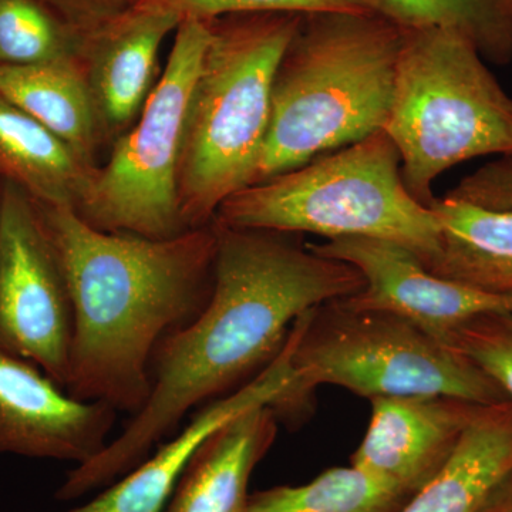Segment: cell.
I'll use <instances>...</instances> for the list:
<instances>
[{"label": "cell", "mask_w": 512, "mask_h": 512, "mask_svg": "<svg viewBox=\"0 0 512 512\" xmlns=\"http://www.w3.org/2000/svg\"><path fill=\"white\" fill-rule=\"evenodd\" d=\"M440 221L433 274L493 295L512 298V212L446 197L431 204Z\"/></svg>", "instance_id": "17"}, {"label": "cell", "mask_w": 512, "mask_h": 512, "mask_svg": "<svg viewBox=\"0 0 512 512\" xmlns=\"http://www.w3.org/2000/svg\"><path fill=\"white\" fill-rule=\"evenodd\" d=\"M117 413L76 399L35 363L0 348V454L80 466L109 444Z\"/></svg>", "instance_id": "11"}, {"label": "cell", "mask_w": 512, "mask_h": 512, "mask_svg": "<svg viewBox=\"0 0 512 512\" xmlns=\"http://www.w3.org/2000/svg\"><path fill=\"white\" fill-rule=\"evenodd\" d=\"M212 222L217 256L210 299L158 343L143 409L100 454L67 474L56 500H77L126 476L191 410L235 392L271 365L303 313L365 286L356 268L315 254L301 235Z\"/></svg>", "instance_id": "1"}, {"label": "cell", "mask_w": 512, "mask_h": 512, "mask_svg": "<svg viewBox=\"0 0 512 512\" xmlns=\"http://www.w3.org/2000/svg\"><path fill=\"white\" fill-rule=\"evenodd\" d=\"M84 37L126 12L131 0H43Z\"/></svg>", "instance_id": "25"}, {"label": "cell", "mask_w": 512, "mask_h": 512, "mask_svg": "<svg viewBox=\"0 0 512 512\" xmlns=\"http://www.w3.org/2000/svg\"><path fill=\"white\" fill-rule=\"evenodd\" d=\"M352 466L412 495L440 473L485 404L450 396L376 397Z\"/></svg>", "instance_id": "12"}, {"label": "cell", "mask_w": 512, "mask_h": 512, "mask_svg": "<svg viewBox=\"0 0 512 512\" xmlns=\"http://www.w3.org/2000/svg\"><path fill=\"white\" fill-rule=\"evenodd\" d=\"M278 424L269 406L229 420L195 451L163 512H249V480L274 446Z\"/></svg>", "instance_id": "15"}, {"label": "cell", "mask_w": 512, "mask_h": 512, "mask_svg": "<svg viewBox=\"0 0 512 512\" xmlns=\"http://www.w3.org/2000/svg\"><path fill=\"white\" fill-rule=\"evenodd\" d=\"M404 36L376 12L302 13L276 69L252 184L384 130Z\"/></svg>", "instance_id": "3"}, {"label": "cell", "mask_w": 512, "mask_h": 512, "mask_svg": "<svg viewBox=\"0 0 512 512\" xmlns=\"http://www.w3.org/2000/svg\"><path fill=\"white\" fill-rule=\"evenodd\" d=\"M451 346L480 366L512 402V312L471 319L457 330Z\"/></svg>", "instance_id": "24"}, {"label": "cell", "mask_w": 512, "mask_h": 512, "mask_svg": "<svg viewBox=\"0 0 512 512\" xmlns=\"http://www.w3.org/2000/svg\"><path fill=\"white\" fill-rule=\"evenodd\" d=\"M35 204L73 303L66 390L134 416L150 394L158 343L187 325L210 299L214 222L153 239L100 231L72 207Z\"/></svg>", "instance_id": "2"}, {"label": "cell", "mask_w": 512, "mask_h": 512, "mask_svg": "<svg viewBox=\"0 0 512 512\" xmlns=\"http://www.w3.org/2000/svg\"><path fill=\"white\" fill-rule=\"evenodd\" d=\"M214 221L326 241L387 239L410 249L424 265L440 251L439 218L407 190L399 150L384 130L242 188L222 202Z\"/></svg>", "instance_id": "6"}, {"label": "cell", "mask_w": 512, "mask_h": 512, "mask_svg": "<svg viewBox=\"0 0 512 512\" xmlns=\"http://www.w3.org/2000/svg\"><path fill=\"white\" fill-rule=\"evenodd\" d=\"M84 39L43 0H0V64L79 60Z\"/></svg>", "instance_id": "22"}, {"label": "cell", "mask_w": 512, "mask_h": 512, "mask_svg": "<svg viewBox=\"0 0 512 512\" xmlns=\"http://www.w3.org/2000/svg\"><path fill=\"white\" fill-rule=\"evenodd\" d=\"M293 380L271 407L279 423L308 419L322 384L365 399L450 396L477 404L508 396L470 357L394 313L365 311L343 299L322 303L293 323Z\"/></svg>", "instance_id": "5"}, {"label": "cell", "mask_w": 512, "mask_h": 512, "mask_svg": "<svg viewBox=\"0 0 512 512\" xmlns=\"http://www.w3.org/2000/svg\"><path fill=\"white\" fill-rule=\"evenodd\" d=\"M74 313L69 286L35 200L12 181L0 195V348L66 389Z\"/></svg>", "instance_id": "9"}, {"label": "cell", "mask_w": 512, "mask_h": 512, "mask_svg": "<svg viewBox=\"0 0 512 512\" xmlns=\"http://www.w3.org/2000/svg\"><path fill=\"white\" fill-rule=\"evenodd\" d=\"M0 94L52 131L84 161L104 147L92 94L79 60L0 64Z\"/></svg>", "instance_id": "19"}, {"label": "cell", "mask_w": 512, "mask_h": 512, "mask_svg": "<svg viewBox=\"0 0 512 512\" xmlns=\"http://www.w3.org/2000/svg\"><path fill=\"white\" fill-rule=\"evenodd\" d=\"M3 181H5V178H3L2 174H0V195H2Z\"/></svg>", "instance_id": "27"}, {"label": "cell", "mask_w": 512, "mask_h": 512, "mask_svg": "<svg viewBox=\"0 0 512 512\" xmlns=\"http://www.w3.org/2000/svg\"><path fill=\"white\" fill-rule=\"evenodd\" d=\"M292 336L274 362L235 392L212 400L154 456L104 488L89 503L66 512H163L195 451L229 420L258 406H274L291 386Z\"/></svg>", "instance_id": "13"}, {"label": "cell", "mask_w": 512, "mask_h": 512, "mask_svg": "<svg viewBox=\"0 0 512 512\" xmlns=\"http://www.w3.org/2000/svg\"><path fill=\"white\" fill-rule=\"evenodd\" d=\"M403 29L443 28L467 37L487 62L512 60V0H372Z\"/></svg>", "instance_id": "20"}, {"label": "cell", "mask_w": 512, "mask_h": 512, "mask_svg": "<svg viewBox=\"0 0 512 512\" xmlns=\"http://www.w3.org/2000/svg\"><path fill=\"white\" fill-rule=\"evenodd\" d=\"M210 40L208 20L184 19L167 66L136 123L111 146L76 208L93 228L165 239L188 231L178 205V165L192 87Z\"/></svg>", "instance_id": "8"}, {"label": "cell", "mask_w": 512, "mask_h": 512, "mask_svg": "<svg viewBox=\"0 0 512 512\" xmlns=\"http://www.w3.org/2000/svg\"><path fill=\"white\" fill-rule=\"evenodd\" d=\"M409 495L362 468L335 467L305 485H278L249 497V512H397Z\"/></svg>", "instance_id": "21"}, {"label": "cell", "mask_w": 512, "mask_h": 512, "mask_svg": "<svg viewBox=\"0 0 512 512\" xmlns=\"http://www.w3.org/2000/svg\"><path fill=\"white\" fill-rule=\"evenodd\" d=\"M384 131L399 150L407 190L431 207L434 183L454 165L512 156V99L467 37L406 29Z\"/></svg>", "instance_id": "7"}, {"label": "cell", "mask_w": 512, "mask_h": 512, "mask_svg": "<svg viewBox=\"0 0 512 512\" xmlns=\"http://www.w3.org/2000/svg\"><path fill=\"white\" fill-rule=\"evenodd\" d=\"M180 23L173 13L128 8L84 39L79 63L104 147L113 146L136 123L156 86L160 47Z\"/></svg>", "instance_id": "14"}, {"label": "cell", "mask_w": 512, "mask_h": 512, "mask_svg": "<svg viewBox=\"0 0 512 512\" xmlns=\"http://www.w3.org/2000/svg\"><path fill=\"white\" fill-rule=\"evenodd\" d=\"M476 512H512V470L495 485Z\"/></svg>", "instance_id": "26"}, {"label": "cell", "mask_w": 512, "mask_h": 512, "mask_svg": "<svg viewBox=\"0 0 512 512\" xmlns=\"http://www.w3.org/2000/svg\"><path fill=\"white\" fill-rule=\"evenodd\" d=\"M512 470V402L485 404L453 456L397 512H476Z\"/></svg>", "instance_id": "16"}, {"label": "cell", "mask_w": 512, "mask_h": 512, "mask_svg": "<svg viewBox=\"0 0 512 512\" xmlns=\"http://www.w3.org/2000/svg\"><path fill=\"white\" fill-rule=\"evenodd\" d=\"M130 8L210 20L248 12H375L372 0H131Z\"/></svg>", "instance_id": "23"}, {"label": "cell", "mask_w": 512, "mask_h": 512, "mask_svg": "<svg viewBox=\"0 0 512 512\" xmlns=\"http://www.w3.org/2000/svg\"><path fill=\"white\" fill-rule=\"evenodd\" d=\"M315 254L346 262L365 281L343 298L355 309L394 313L451 346L461 326L485 313L512 312V298L433 274L419 256L387 239L346 237L308 244Z\"/></svg>", "instance_id": "10"}, {"label": "cell", "mask_w": 512, "mask_h": 512, "mask_svg": "<svg viewBox=\"0 0 512 512\" xmlns=\"http://www.w3.org/2000/svg\"><path fill=\"white\" fill-rule=\"evenodd\" d=\"M302 13H232L208 20L210 40L192 87L178 165L185 228L214 221L222 202L254 183L278 64Z\"/></svg>", "instance_id": "4"}, {"label": "cell", "mask_w": 512, "mask_h": 512, "mask_svg": "<svg viewBox=\"0 0 512 512\" xmlns=\"http://www.w3.org/2000/svg\"><path fill=\"white\" fill-rule=\"evenodd\" d=\"M99 165L0 94V174L45 204L76 210Z\"/></svg>", "instance_id": "18"}]
</instances>
